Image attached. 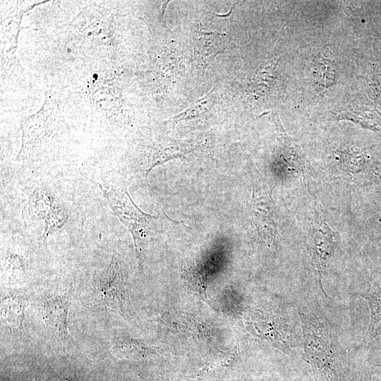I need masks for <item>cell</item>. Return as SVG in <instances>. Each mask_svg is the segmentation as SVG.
<instances>
[{
    "label": "cell",
    "mask_w": 381,
    "mask_h": 381,
    "mask_svg": "<svg viewBox=\"0 0 381 381\" xmlns=\"http://www.w3.org/2000/svg\"><path fill=\"white\" fill-rule=\"evenodd\" d=\"M4 267L10 282H20L25 279V262L20 255L8 253L4 258Z\"/></svg>",
    "instance_id": "9a60e30c"
},
{
    "label": "cell",
    "mask_w": 381,
    "mask_h": 381,
    "mask_svg": "<svg viewBox=\"0 0 381 381\" xmlns=\"http://www.w3.org/2000/svg\"><path fill=\"white\" fill-rule=\"evenodd\" d=\"M274 210L272 190L260 174H257L250 200L252 228L259 238L267 243L277 242L279 238L274 222Z\"/></svg>",
    "instance_id": "7a4b0ae2"
},
{
    "label": "cell",
    "mask_w": 381,
    "mask_h": 381,
    "mask_svg": "<svg viewBox=\"0 0 381 381\" xmlns=\"http://www.w3.org/2000/svg\"><path fill=\"white\" fill-rule=\"evenodd\" d=\"M99 296L104 305L114 313L127 319L129 316V298L122 270L114 255L109 265L101 276Z\"/></svg>",
    "instance_id": "3957f363"
},
{
    "label": "cell",
    "mask_w": 381,
    "mask_h": 381,
    "mask_svg": "<svg viewBox=\"0 0 381 381\" xmlns=\"http://www.w3.org/2000/svg\"><path fill=\"white\" fill-rule=\"evenodd\" d=\"M25 300L20 296L7 297L1 303V318L4 325L15 329H22Z\"/></svg>",
    "instance_id": "8fae6325"
},
{
    "label": "cell",
    "mask_w": 381,
    "mask_h": 381,
    "mask_svg": "<svg viewBox=\"0 0 381 381\" xmlns=\"http://www.w3.org/2000/svg\"><path fill=\"white\" fill-rule=\"evenodd\" d=\"M334 233L322 216L315 224L313 234V261L322 286V276L334 248Z\"/></svg>",
    "instance_id": "52a82bcc"
},
{
    "label": "cell",
    "mask_w": 381,
    "mask_h": 381,
    "mask_svg": "<svg viewBox=\"0 0 381 381\" xmlns=\"http://www.w3.org/2000/svg\"><path fill=\"white\" fill-rule=\"evenodd\" d=\"M190 146L183 142L176 141L171 138H162L154 148L151 159L145 170L147 178L151 170L155 167L176 157L188 153Z\"/></svg>",
    "instance_id": "9c48e42d"
},
{
    "label": "cell",
    "mask_w": 381,
    "mask_h": 381,
    "mask_svg": "<svg viewBox=\"0 0 381 381\" xmlns=\"http://www.w3.org/2000/svg\"><path fill=\"white\" fill-rule=\"evenodd\" d=\"M69 294L64 292L47 298L44 303V320L48 332L66 350L68 341L67 316Z\"/></svg>",
    "instance_id": "5b68a950"
},
{
    "label": "cell",
    "mask_w": 381,
    "mask_h": 381,
    "mask_svg": "<svg viewBox=\"0 0 381 381\" xmlns=\"http://www.w3.org/2000/svg\"><path fill=\"white\" fill-rule=\"evenodd\" d=\"M193 40L198 53L205 57L217 54L222 44L220 34L214 31H197Z\"/></svg>",
    "instance_id": "7c38bea8"
},
{
    "label": "cell",
    "mask_w": 381,
    "mask_h": 381,
    "mask_svg": "<svg viewBox=\"0 0 381 381\" xmlns=\"http://www.w3.org/2000/svg\"><path fill=\"white\" fill-rule=\"evenodd\" d=\"M246 325L258 337H264L283 350H289V335L280 320L260 310H255Z\"/></svg>",
    "instance_id": "8992f818"
},
{
    "label": "cell",
    "mask_w": 381,
    "mask_h": 381,
    "mask_svg": "<svg viewBox=\"0 0 381 381\" xmlns=\"http://www.w3.org/2000/svg\"><path fill=\"white\" fill-rule=\"evenodd\" d=\"M304 349L309 361L318 368H326L330 363L332 351L327 337L311 323L303 325Z\"/></svg>",
    "instance_id": "ba28073f"
},
{
    "label": "cell",
    "mask_w": 381,
    "mask_h": 381,
    "mask_svg": "<svg viewBox=\"0 0 381 381\" xmlns=\"http://www.w3.org/2000/svg\"><path fill=\"white\" fill-rule=\"evenodd\" d=\"M185 283L190 291L202 301H208L207 282L205 277L198 270L188 268L183 271Z\"/></svg>",
    "instance_id": "5bb4252c"
},
{
    "label": "cell",
    "mask_w": 381,
    "mask_h": 381,
    "mask_svg": "<svg viewBox=\"0 0 381 381\" xmlns=\"http://www.w3.org/2000/svg\"><path fill=\"white\" fill-rule=\"evenodd\" d=\"M26 212L30 219H42L44 223L43 238L64 226L66 222L64 213L54 203V198L48 190L36 188L30 194L26 205Z\"/></svg>",
    "instance_id": "277c9868"
},
{
    "label": "cell",
    "mask_w": 381,
    "mask_h": 381,
    "mask_svg": "<svg viewBox=\"0 0 381 381\" xmlns=\"http://www.w3.org/2000/svg\"><path fill=\"white\" fill-rule=\"evenodd\" d=\"M94 183L100 188L112 213L131 233L138 258L146 243L150 224L157 217L142 211L133 201L125 186Z\"/></svg>",
    "instance_id": "6da1fadb"
},
{
    "label": "cell",
    "mask_w": 381,
    "mask_h": 381,
    "mask_svg": "<svg viewBox=\"0 0 381 381\" xmlns=\"http://www.w3.org/2000/svg\"><path fill=\"white\" fill-rule=\"evenodd\" d=\"M313 75L316 84L322 88L334 85L336 69L334 62L329 59L320 56L314 64Z\"/></svg>",
    "instance_id": "4fadbf2b"
},
{
    "label": "cell",
    "mask_w": 381,
    "mask_h": 381,
    "mask_svg": "<svg viewBox=\"0 0 381 381\" xmlns=\"http://www.w3.org/2000/svg\"><path fill=\"white\" fill-rule=\"evenodd\" d=\"M209 95L210 94L207 95L206 97L201 98V99L198 100L193 106L187 109L184 111L176 115L175 116L171 117L169 119L168 121L173 123L188 118L190 119L202 114L203 111H205V109H206L207 107L208 103L210 102V100L207 99Z\"/></svg>",
    "instance_id": "2e32d148"
},
{
    "label": "cell",
    "mask_w": 381,
    "mask_h": 381,
    "mask_svg": "<svg viewBox=\"0 0 381 381\" xmlns=\"http://www.w3.org/2000/svg\"><path fill=\"white\" fill-rule=\"evenodd\" d=\"M364 298L370 309V320L365 340L371 339L381 334V288L373 282Z\"/></svg>",
    "instance_id": "30bf717a"
}]
</instances>
